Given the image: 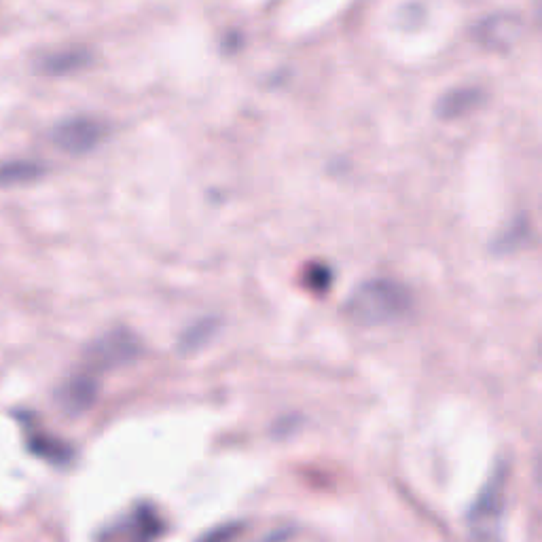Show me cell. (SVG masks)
Wrapping results in <instances>:
<instances>
[{"instance_id": "cell-3", "label": "cell", "mask_w": 542, "mask_h": 542, "mask_svg": "<svg viewBox=\"0 0 542 542\" xmlns=\"http://www.w3.org/2000/svg\"><path fill=\"white\" fill-rule=\"evenodd\" d=\"M106 136V125L94 117H72L56 125L51 134L53 144L64 153L83 155L96 149Z\"/></svg>"}, {"instance_id": "cell-7", "label": "cell", "mask_w": 542, "mask_h": 542, "mask_svg": "<svg viewBox=\"0 0 542 542\" xmlns=\"http://www.w3.org/2000/svg\"><path fill=\"white\" fill-rule=\"evenodd\" d=\"M87 64H89V51L83 47H70L45 58L41 68L47 72V75H70V72L81 70Z\"/></svg>"}, {"instance_id": "cell-2", "label": "cell", "mask_w": 542, "mask_h": 542, "mask_svg": "<svg viewBox=\"0 0 542 542\" xmlns=\"http://www.w3.org/2000/svg\"><path fill=\"white\" fill-rule=\"evenodd\" d=\"M138 354V341L128 331H113L89 346L81 369L98 377L100 373L113 369L115 365L128 363Z\"/></svg>"}, {"instance_id": "cell-9", "label": "cell", "mask_w": 542, "mask_h": 542, "mask_svg": "<svg viewBox=\"0 0 542 542\" xmlns=\"http://www.w3.org/2000/svg\"><path fill=\"white\" fill-rule=\"evenodd\" d=\"M43 174H45V166L36 164V161L13 159V161H7V164H0V185L7 187V185L30 183V180H36Z\"/></svg>"}, {"instance_id": "cell-5", "label": "cell", "mask_w": 542, "mask_h": 542, "mask_svg": "<svg viewBox=\"0 0 542 542\" xmlns=\"http://www.w3.org/2000/svg\"><path fill=\"white\" fill-rule=\"evenodd\" d=\"M161 534V521L157 513L142 504L134 513L106 532L104 542H153Z\"/></svg>"}, {"instance_id": "cell-8", "label": "cell", "mask_w": 542, "mask_h": 542, "mask_svg": "<svg viewBox=\"0 0 542 542\" xmlns=\"http://www.w3.org/2000/svg\"><path fill=\"white\" fill-rule=\"evenodd\" d=\"M517 34V22L511 17H492L479 26L477 36L485 47H507Z\"/></svg>"}, {"instance_id": "cell-4", "label": "cell", "mask_w": 542, "mask_h": 542, "mask_svg": "<svg viewBox=\"0 0 542 542\" xmlns=\"http://www.w3.org/2000/svg\"><path fill=\"white\" fill-rule=\"evenodd\" d=\"M20 424L24 430V437L28 443V449L34 456H39L51 464H68L72 460V447L64 443L62 439L53 437L47 428L39 424V420L30 413L20 415Z\"/></svg>"}, {"instance_id": "cell-10", "label": "cell", "mask_w": 542, "mask_h": 542, "mask_svg": "<svg viewBox=\"0 0 542 542\" xmlns=\"http://www.w3.org/2000/svg\"><path fill=\"white\" fill-rule=\"evenodd\" d=\"M481 102V92L479 89H458V92H451L449 96H445L439 104V115L445 119L451 117H460L468 111H473V108Z\"/></svg>"}, {"instance_id": "cell-6", "label": "cell", "mask_w": 542, "mask_h": 542, "mask_svg": "<svg viewBox=\"0 0 542 542\" xmlns=\"http://www.w3.org/2000/svg\"><path fill=\"white\" fill-rule=\"evenodd\" d=\"M96 396H98V377L79 369L70 375L66 386L60 390V403L66 413L79 415L94 405Z\"/></svg>"}, {"instance_id": "cell-1", "label": "cell", "mask_w": 542, "mask_h": 542, "mask_svg": "<svg viewBox=\"0 0 542 542\" xmlns=\"http://www.w3.org/2000/svg\"><path fill=\"white\" fill-rule=\"evenodd\" d=\"M409 310V295L392 280H369L358 286L348 301L346 314L363 327H377L399 320Z\"/></svg>"}]
</instances>
